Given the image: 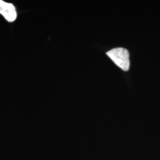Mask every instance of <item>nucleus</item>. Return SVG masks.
Listing matches in <instances>:
<instances>
[{"label": "nucleus", "instance_id": "nucleus-2", "mask_svg": "<svg viewBox=\"0 0 160 160\" xmlns=\"http://www.w3.org/2000/svg\"><path fill=\"white\" fill-rule=\"evenodd\" d=\"M0 14L9 22H14L17 18V12L13 4L0 0Z\"/></svg>", "mask_w": 160, "mask_h": 160}, {"label": "nucleus", "instance_id": "nucleus-1", "mask_svg": "<svg viewBox=\"0 0 160 160\" xmlns=\"http://www.w3.org/2000/svg\"><path fill=\"white\" fill-rule=\"evenodd\" d=\"M106 54L118 67L125 71L129 70V53L127 49L122 48H115L108 52Z\"/></svg>", "mask_w": 160, "mask_h": 160}]
</instances>
